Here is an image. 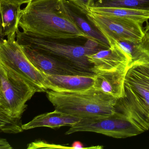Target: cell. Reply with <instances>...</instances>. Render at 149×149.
<instances>
[{
    "mask_svg": "<svg viewBox=\"0 0 149 149\" xmlns=\"http://www.w3.org/2000/svg\"><path fill=\"white\" fill-rule=\"evenodd\" d=\"M1 1L5 2L8 3H12V4H16V5H22L24 3H27L33 0H0Z\"/></svg>",
    "mask_w": 149,
    "mask_h": 149,
    "instance_id": "obj_22",
    "label": "cell"
},
{
    "mask_svg": "<svg viewBox=\"0 0 149 149\" xmlns=\"http://www.w3.org/2000/svg\"><path fill=\"white\" fill-rule=\"evenodd\" d=\"M128 68L96 73L93 87L117 99L125 97L124 81Z\"/></svg>",
    "mask_w": 149,
    "mask_h": 149,
    "instance_id": "obj_12",
    "label": "cell"
},
{
    "mask_svg": "<svg viewBox=\"0 0 149 149\" xmlns=\"http://www.w3.org/2000/svg\"></svg>",
    "mask_w": 149,
    "mask_h": 149,
    "instance_id": "obj_27",
    "label": "cell"
},
{
    "mask_svg": "<svg viewBox=\"0 0 149 149\" xmlns=\"http://www.w3.org/2000/svg\"><path fill=\"white\" fill-rule=\"evenodd\" d=\"M38 148H61L74 149L72 147H65L62 145H55V144H48L45 142L38 141L30 143L28 145L27 149Z\"/></svg>",
    "mask_w": 149,
    "mask_h": 149,
    "instance_id": "obj_21",
    "label": "cell"
},
{
    "mask_svg": "<svg viewBox=\"0 0 149 149\" xmlns=\"http://www.w3.org/2000/svg\"><path fill=\"white\" fill-rule=\"evenodd\" d=\"M2 36V29L1 28V26H0V38H1Z\"/></svg>",
    "mask_w": 149,
    "mask_h": 149,
    "instance_id": "obj_23",
    "label": "cell"
},
{
    "mask_svg": "<svg viewBox=\"0 0 149 149\" xmlns=\"http://www.w3.org/2000/svg\"><path fill=\"white\" fill-rule=\"evenodd\" d=\"M95 75L46 74L48 90L56 92H81L93 87Z\"/></svg>",
    "mask_w": 149,
    "mask_h": 149,
    "instance_id": "obj_11",
    "label": "cell"
},
{
    "mask_svg": "<svg viewBox=\"0 0 149 149\" xmlns=\"http://www.w3.org/2000/svg\"><path fill=\"white\" fill-rule=\"evenodd\" d=\"M19 27L23 31L52 39H88L77 26L65 5L64 0H33L22 9Z\"/></svg>",
    "mask_w": 149,
    "mask_h": 149,
    "instance_id": "obj_1",
    "label": "cell"
},
{
    "mask_svg": "<svg viewBox=\"0 0 149 149\" xmlns=\"http://www.w3.org/2000/svg\"><path fill=\"white\" fill-rule=\"evenodd\" d=\"M147 24H148V25L149 26V23L148 22H147Z\"/></svg>",
    "mask_w": 149,
    "mask_h": 149,
    "instance_id": "obj_25",
    "label": "cell"
},
{
    "mask_svg": "<svg viewBox=\"0 0 149 149\" xmlns=\"http://www.w3.org/2000/svg\"><path fill=\"white\" fill-rule=\"evenodd\" d=\"M21 5L0 1V19L2 36L16 34L19 29Z\"/></svg>",
    "mask_w": 149,
    "mask_h": 149,
    "instance_id": "obj_16",
    "label": "cell"
},
{
    "mask_svg": "<svg viewBox=\"0 0 149 149\" xmlns=\"http://www.w3.org/2000/svg\"><path fill=\"white\" fill-rule=\"evenodd\" d=\"M0 103H1V102H0ZM0 106H1V105H0Z\"/></svg>",
    "mask_w": 149,
    "mask_h": 149,
    "instance_id": "obj_26",
    "label": "cell"
},
{
    "mask_svg": "<svg viewBox=\"0 0 149 149\" xmlns=\"http://www.w3.org/2000/svg\"><path fill=\"white\" fill-rule=\"evenodd\" d=\"M36 92L22 77L0 66V105L10 116L21 120L26 103Z\"/></svg>",
    "mask_w": 149,
    "mask_h": 149,
    "instance_id": "obj_5",
    "label": "cell"
},
{
    "mask_svg": "<svg viewBox=\"0 0 149 149\" xmlns=\"http://www.w3.org/2000/svg\"><path fill=\"white\" fill-rule=\"evenodd\" d=\"M46 92L56 110L81 118L112 115L115 113L118 99L93 87L81 92L49 90Z\"/></svg>",
    "mask_w": 149,
    "mask_h": 149,
    "instance_id": "obj_3",
    "label": "cell"
},
{
    "mask_svg": "<svg viewBox=\"0 0 149 149\" xmlns=\"http://www.w3.org/2000/svg\"><path fill=\"white\" fill-rule=\"evenodd\" d=\"M21 46L26 56L31 63L45 74L91 75L80 71L71 65L52 56L38 51L29 46Z\"/></svg>",
    "mask_w": 149,
    "mask_h": 149,
    "instance_id": "obj_10",
    "label": "cell"
},
{
    "mask_svg": "<svg viewBox=\"0 0 149 149\" xmlns=\"http://www.w3.org/2000/svg\"><path fill=\"white\" fill-rule=\"evenodd\" d=\"M22 120L10 116L0 106V133L17 134L23 131Z\"/></svg>",
    "mask_w": 149,
    "mask_h": 149,
    "instance_id": "obj_19",
    "label": "cell"
},
{
    "mask_svg": "<svg viewBox=\"0 0 149 149\" xmlns=\"http://www.w3.org/2000/svg\"><path fill=\"white\" fill-rule=\"evenodd\" d=\"M115 113L120 122L122 139L141 134L149 129V122L126 96L117 99Z\"/></svg>",
    "mask_w": 149,
    "mask_h": 149,
    "instance_id": "obj_8",
    "label": "cell"
},
{
    "mask_svg": "<svg viewBox=\"0 0 149 149\" xmlns=\"http://www.w3.org/2000/svg\"><path fill=\"white\" fill-rule=\"evenodd\" d=\"M67 11L77 26L90 39L106 49L110 47L109 43L104 35L91 22L86 16L69 1L64 0Z\"/></svg>",
    "mask_w": 149,
    "mask_h": 149,
    "instance_id": "obj_15",
    "label": "cell"
},
{
    "mask_svg": "<svg viewBox=\"0 0 149 149\" xmlns=\"http://www.w3.org/2000/svg\"><path fill=\"white\" fill-rule=\"evenodd\" d=\"M87 59L95 74L129 67L130 62L127 55L116 43L88 55Z\"/></svg>",
    "mask_w": 149,
    "mask_h": 149,
    "instance_id": "obj_9",
    "label": "cell"
},
{
    "mask_svg": "<svg viewBox=\"0 0 149 149\" xmlns=\"http://www.w3.org/2000/svg\"><path fill=\"white\" fill-rule=\"evenodd\" d=\"M146 118H147V120H148L149 122V114L146 117Z\"/></svg>",
    "mask_w": 149,
    "mask_h": 149,
    "instance_id": "obj_24",
    "label": "cell"
},
{
    "mask_svg": "<svg viewBox=\"0 0 149 149\" xmlns=\"http://www.w3.org/2000/svg\"><path fill=\"white\" fill-rule=\"evenodd\" d=\"M16 39L21 45L27 46L42 53L64 61L80 71L94 75L87 56L105 49L90 39L84 44H79L62 39L38 36L29 32L16 31Z\"/></svg>",
    "mask_w": 149,
    "mask_h": 149,
    "instance_id": "obj_2",
    "label": "cell"
},
{
    "mask_svg": "<svg viewBox=\"0 0 149 149\" xmlns=\"http://www.w3.org/2000/svg\"><path fill=\"white\" fill-rule=\"evenodd\" d=\"M0 66L16 73L33 86L37 92H46V74L29 59L16 39V34L0 38Z\"/></svg>",
    "mask_w": 149,
    "mask_h": 149,
    "instance_id": "obj_4",
    "label": "cell"
},
{
    "mask_svg": "<svg viewBox=\"0 0 149 149\" xmlns=\"http://www.w3.org/2000/svg\"><path fill=\"white\" fill-rule=\"evenodd\" d=\"M81 119L55 109L53 112L37 115L29 122L22 124V128L24 130L42 127L56 129L64 126L71 127Z\"/></svg>",
    "mask_w": 149,
    "mask_h": 149,
    "instance_id": "obj_13",
    "label": "cell"
},
{
    "mask_svg": "<svg viewBox=\"0 0 149 149\" xmlns=\"http://www.w3.org/2000/svg\"><path fill=\"white\" fill-rule=\"evenodd\" d=\"M126 97L145 117L149 114V66L129 67L124 81Z\"/></svg>",
    "mask_w": 149,
    "mask_h": 149,
    "instance_id": "obj_7",
    "label": "cell"
},
{
    "mask_svg": "<svg viewBox=\"0 0 149 149\" xmlns=\"http://www.w3.org/2000/svg\"><path fill=\"white\" fill-rule=\"evenodd\" d=\"M94 7H117L149 11V0H96Z\"/></svg>",
    "mask_w": 149,
    "mask_h": 149,
    "instance_id": "obj_18",
    "label": "cell"
},
{
    "mask_svg": "<svg viewBox=\"0 0 149 149\" xmlns=\"http://www.w3.org/2000/svg\"><path fill=\"white\" fill-rule=\"evenodd\" d=\"M116 44L129 58V67L136 64L149 66V26L144 29L141 39L136 42L118 41Z\"/></svg>",
    "mask_w": 149,
    "mask_h": 149,
    "instance_id": "obj_14",
    "label": "cell"
},
{
    "mask_svg": "<svg viewBox=\"0 0 149 149\" xmlns=\"http://www.w3.org/2000/svg\"><path fill=\"white\" fill-rule=\"evenodd\" d=\"M88 20L104 35L110 46L118 41L136 42L144 35V29L137 22L124 17L102 15L89 12Z\"/></svg>",
    "mask_w": 149,
    "mask_h": 149,
    "instance_id": "obj_6",
    "label": "cell"
},
{
    "mask_svg": "<svg viewBox=\"0 0 149 149\" xmlns=\"http://www.w3.org/2000/svg\"><path fill=\"white\" fill-rule=\"evenodd\" d=\"M90 12L102 15L113 16L132 19L143 25L149 19V11L117 7H93Z\"/></svg>",
    "mask_w": 149,
    "mask_h": 149,
    "instance_id": "obj_17",
    "label": "cell"
},
{
    "mask_svg": "<svg viewBox=\"0 0 149 149\" xmlns=\"http://www.w3.org/2000/svg\"><path fill=\"white\" fill-rule=\"evenodd\" d=\"M84 14L90 12V8L94 7L96 0H68Z\"/></svg>",
    "mask_w": 149,
    "mask_h": 149,
    "instance_id": "obj_20",
    "label": "cell"
}]
</instances>
